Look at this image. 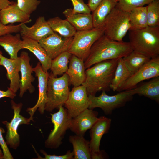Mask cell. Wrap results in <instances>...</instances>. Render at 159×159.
<instances>
[{"instance_id": "6da1fadb", "label": "cell", "mask_w": 159, "mask_h": 159, "mask_svg": "<svg viewBox=\"0 0 159 159\" xmlns=\"http://www.w3.org/2000/svg\"><path fill=\"white\" fill-rule=\"evenodd\" d=\"M132 50L129 42L114 40L104 34L92 46L84 61L85 68L103 61L122 58Z\"/></svg>"}, {"instance_id": "7a4b0ae2", "label": "cell", "mask_w": 159, "mask_h": 159, "mask_svg": "<svg viewBox=\"0 0 159 159\" xmlns=\"http://www.w3.org/2000/svg\"><path fill=\"white\" fill-rule=\"evenodd\" d=\"M119 59L103 61L86 69L85 80L82 85L85 87L88 95L110 90Z\"/></svg>"}, {"instance_id": "3957f363", "label": "cell", "mask_w": 159, "mask_h": 159, "mask_svg": "<svg viewBox=\"0 0 159 159\" xmlns=\"http://www.w3.org/2000/svg\"><path fill=\"white\" fill-rule=\"evenodd\" d=\"M129 31V42L133 50L151 59L159 56V26H148Z\"/></svg>"}, {"instance_id": "277c9868", "label": "cell", "mask_w": 159, "mask_h": 159, "mask_svg": "<svg viewBox=\"0 0 159 159\" xmlns=\"http://www.w3.org/2000/svg\"><path fill=\"white\" fill-rule=\"evenodd\" d=\"M69 84V77L66 73L58 78L53 76L51 72L49 73L45 110L51 112L64 105L70 92Z\"/></svg>"}, {"instance_id": "5b68a950", "label": "cell", "mask_w": 159, "mask_h": 159, "mask_svg": "<svg viewBox=\"0 0 159 159\" xmlns=\"http://www.w3.org/2000/svg\"><path fill=\"white\" fill-rule=\"evenodd\" d=\"M135 95L133 89L120 92L112 96L108 95L105 91H102L101 94L98 97L89 95L88 108L93 110L99 108L105 114H111L114 110L124 106L127 102L131 100Z\"/></svg>"}, {"instance_id": "8992f818", "label": "cell", "mask_w": 159, "mask_h": 159, "mask_svg": "<svg viewBox=\"0 0 159 159\" xmlns=\"http://www.w3.org/2000/svg\"><path fill=\"white\" fill-rule=\"evenodd\" d=\"M129 15V12L114 8L104 22V34L113 40L123 41V37L131 28Z\"/></svg>"}, {"instance_id": "52a82bcc", "label": "cell", "mask_w": 159, "mask_h": 159, "mask_svg": "<svg viewBox=\"0 0 159 159\" xmlns=\"http://www.w3.org/2000/svg\"><path fill=\"white\" fill-rule=\"evenodd\" d=\"M104 34L103 27L77 31L68 52L84 61L93 44Z\"/></svg>"}, {"instance_id": "ba28073f", "label": "cell", "mask_w": 159, "mask_h": 159, "mask_svg": "<svg viewBox=\"0 0 159 159\" xmlns=\"http://www.w3.org/2000/svg\"><path fill=\"white\" fill-rule=\"evenodd\" d=\"M58 110L57 112L50 114L54 128L45 142V146L47 148H58L62 143L66 131L69 129L72 118L63 106L60 107Z\"/></svg>"}, {"instance_id": "9c48e42d", "label": "cell", "mask_w": 159, "mask_h": 159, "mask_svg": "<svg viewBox=\"0 0 159 159\" xmlns=\"http://www.w3.org/2000/svg\"><path fill=\"white\" fill-rule=\"evenodd\" d=\"M12 108L13 109L14 115L10 122L5 121L2 123L5 125L7 131L5 139L6 143L10 148L16 149L19 146L20 143V137L18 133L19 126L21 124H29L33 117H25L20 114L22 107V103H16L13 100L11 101Z\"/></svg>"}, {"instance_id": "30bf717a", "label": "cell", "mask_w": 159, "mask_h": 159, "mask_svg": "<svg viewBox=\"0 0 159 159\" xmlns=\"http://www.w3.org/2000/svg\"><path fill=\"white\" fill-rule=\"evenodd\" d=\"M159 76V56L151 58L125 82L119 92L132 89L140 82Z\"/></svg>"}, {"instance_id": "8fae6325", "label": "cell", "mask_w": 159, "mask_h": 159, "mask_svg": "<svg viewBox=\"0 0 159 159\" xmlns=\"http://www.w3.org/2000/svg\"><path fill=\"white\" fill-rule=\"evenodd\" d=\"M89 103L86 87L81 85L72 88L64 105L69 115L73 118L88 108Z\"/></svg>"}, {"instance_id": "7c38bea8", "label": "cell", "mask_w": 159, "mask_h": 159, "mask_svg": "<svg viewBox=\"0 0 159 159\" xmlns=\"http://www.w3.org/2000/svg\"><path fill=\"white\" fill-rule=\"evenodd\" d=\"M73 37L65 38L54 32L38 42L48 55L53 59L61 54L68 51Z\"/></svg>"}, {"instance_id": "4fadbf2b", "label": "cell", "mask_w": 159, "mask_h": 159, "mask_svg": "<svg viewBox=\"0 0 159 159\" xmlns=\"http://www.w3.org/2000/svg\"><path fill=\"white\" fill-rule=\"evenodd\" d=\"M33 71L35 74V76L37 78L39 89V97L36 105L32 107H29L26 110L30 115V117L33 116L38 109L41 114L44 113L45 107L47 100V92L48 81L49 73L45 72L42 69L40 62H38Z\"/></svg>"}, {"instance_id": "5bb4252c", "label": "cell", "mask_w": 159, "mask_h": 159, "mask_svg": "<svg viewBox=\"0 0 159 159\" xmlns=\"http://www.w3.org/2000/svg\"><path fill=\"white\" fill-rule=\"evenodd\" d=\"M20 32L22 37H26L38 42L54 32L44 17L40 16L37 19L35 23L31 27L23 23Z\"/></svg>"}, {"instance_id": "9a60e30c", "label": "cell", "mask_w": 159, "mask_h": 159, "mask_svg": "<svg viewBox=\"0 0 159 159\" xmlns=\"http://www.w3.org/2000/svg\"><path fill=\"white\" fill-rule=\"evenodd\" d=\"M19 57L21 60L20 72L21 76L19 96L22 97L27 90L30 93L34 92L35 88L32 85V82L34 81L35 78L32 74L33 72V68L30 64V58L28 53L23 51L21 53Z\"/></svg>"}, {"instance_id": "2e32d148", "label": "cell", "mask_w": 159, "mask_h": 159, "mask_svg": "<svg viewBox=\"0 0 159 159\" xmlns=\"http://www.w3.org/2000/svg\"><path fill=\"white\" fill-rule=\"evenodd\" d=\"M98 113L87 108L72 118L69 129L76 135L84 136L97 120Z\"/></svg>"}, {"instance_id": "e0dca14e", "label": "cell", "mask_w": 159, "mask_h": 159, "mask_svg": "<svg viewBox=\"0 0 159 159\" xmlns=\"http://www.w3.org/2000/svg\"><path fill=\"white\" fill-rule=\"evenodd\" d=\"M21 60L19 57L16 59L8 58L0 54V65L4 67L7 71L6 77L10 81L9 87L16 93L19 88Z\"/></svg>"}, {"instance_id": "ac0fdd59", "label": "cell", "mask_w": 159, "mask_h": 159, "mask_svg": "<svg viewBox=\"0 0 159 159\" xmlns=\"http://www.w3.org/2000/svg\"><path fill=\"white\" fill-rule=\"evenodd\" d=\"M111 119L104 116L98 118L90 129V140L89 146L91 152L100 150V142L103 135L109 132L111 127Z\"/></svg>"}, {"instance_id": "d6986e66", "label": "cell", "mask_w": 159, "mask_h": 159, "mask_svg": "<svg viewBox=\"0 0 159 159\" xmlns=\"http://www.w3.org/2000/svg\"><path fill=\"white\" fill-rule=\"evenodd\" d=\"M30 18V15L19 9L16 2L13 1L0 10V20L4 25L16 22L29 23L31 21Z\"/></svg>"}, {"instance_id": "ffe728a7", "label": "cell", "mask_w": 159, "mask_h": 159, "mask_svg": "<svg viewBox=\"0 0 159 159\" xmlns=\"http://www.w3.org/2000/svg\"><path fill=\"white\" fill-rule=\"evenodd\" d=\"M69 61V66L66 72L69 77V84L74 87L80 86L85 79L84 61L73 55H72Z\"/></svg>"}, {"instance_id": "44dd1931", "label": "cell", "mask_w": 159, "mask_h": 159, "mask_svg": "<svg viewBox=\"0 0 159 159\" xmlns=\"http://www.w3.org/2000/svg\"><path fill=\"white\" fill-rule=\"evenodd\" d=\"M23 49H25L33 53L39 61L43 70L48 72L50 69L52 59L48 55L39 42L25 37H21Z\"/></svg>"}, {"instance_id": "7402d4cb", "label": "cell", "mask_w": 159, "mask_h": 159, "mask_svg": "<svg viewBox=\"0 0 159 159\" xmlns=\"http://www.w3.org/2000/svg\"><path fill=\"white\" fill-rule=\"evenodd\" d=\"M67 20L77 31L85 30L94 28L92 14L73 12L72 9L68 8L63 12Z\"/></svg>"}, {"instance_id": "603a6c76", "label": "cell", "mask_w": 159, "mask_h": 159, "mask_svg": "<svg viewBox=\"0 0 159 159\" xmlns=\"http://www.w3.org/2000/svg\"><path fill=\"white\" fill-rule=\"evenodd\" d=\"M0 46L4 49L11 59L18 57V53L22 48V40L19 33L13 35L7 34L0 36Z\"/></svg>"}, {"instance_id": "cb8c5ba5", "label": "cell", "mask_w": 159, "mask_h": 159, "mask_svg": "<svg viewBox=\"0 0 159 159\" xmlns=\"http://www.w3.org/2000/svg\"><path fill=\"white\" fill-rule=\"evenodd\" d=\"M116 0H103L98 5L92 14L94 27H103L106 19L115 7Z\"/></svg>"}, {"instance_id": "d4e9b609", "label": "cell", "mask_w": 159, "mask_h": 159, "mask_svg": "<svg viewBox=\"0 0 159 159\" xmlns=\"http://www.w3.org/2000/svg\"><path fill=\"white\" fill-rule=\"evenodd\" d=\"M83 136L75 135L69 137V141L73 147L74 159H91L89 141Z\"/></svg>"}, {"instance_id": "484cf974", "label": "cell", "mask_w": 159, "mask_h": 159, "mask_svg": "<svg viewBox=\"0 0 159 159\" xmlns=\"http://www.w3.org/2000/svg\"><path fill=\"white\" fill-rule=\"evenodd\" d=\"M135 94L143 96L159 102V76L133 89Z\"/></svg>"}, {"instance_id": "4316f807", "label": "cell", "mask_w": 159, "mask_h": 159, "mask_svg": "<svg viewBox=\"0 0 159 159\" xmlns=\"http://www.w3.org/2000/svg\"><path fill=\"white\" fill-rule=\"evenodd\" d=\"M47 21L54 32L58 33L64 37H73L77 32L67 20L62 19L59 17L50 18Z\"/></svg>"}, {"instance_id": "83f0119b", "label": "cell", "mask_w": 159, "mask_h": 159, "mask_svg": "<svg viewBox=\"0 0 159 159\" xmlns=\"http://www.w3.org/2000/svg\"><path fill=\"white\" fill-rule=\"evenodd\" d=\"M133 74L126 66L122 58H119L115 72L110 89L118 91L127 80Z\"/></svg>"}, {"instance_id": "f1b7e54d", "label": "cell", "mask_w": 159, "mask_h": 159, "mask_svg": "<svg viewBox=\"0 0 159 159\" xmlns=\"http://www.w3.org/2000/svg\"><path fill=\"white\" fill-rule=\"evenodd\" d=\"M129 19L131 26L130 30L140 29L148 26L146 6L132 9L129 12Z\"/></svg>"}, {"instance_id": "f546056e", "label": "cell", "mask_w": 159, "mask_h": 159, "mask_svg": "<svg viewBox=\"0 0 159 159\" xmlns=\"http://www.w3.org/2000/svg\"><path fill=\"white\" fill-rule=\"evenodd\" d=\"M122 59L127 68L134 74L151 58L141 53L132 50Z\"/></svg>"}, {"instance_id": "4dcf8cb0", "label": "cell", "mask_w": 159, "mask_h": 159, "mask_svg": "<svg viewBox=\"0 0 159 159\" xmlns=\"http://www.w3.org/2000/svg\"><path fill=\"white\" fill-rule=\"evenodd\" d=\"M72 55L69 52H66L52 59L50 69L53 76L56 77L66 73Z\"/></svg>"}, {"instance_id": "1f68e13d", "label": "cell", "mask_w": 159, "mask_h": 159, "mask_svg": "<svg viewBox=\"0 0 159 159\" xmlns=\"http://www.w3.org/2000/svg\"><path fill=\"white\" fill-rule=\"evenodd\" d=\"M146 8L148 25L159 26V0H153Z\"/></svg>"}, {"instance_id": "d6a6232c", "label": "cell", "mask_w": 159, "mask_h": 159, "mask_svg": "<svg viewBox=\"0 0 159 159\" xmlns=\"http://www.w3.org/2000/svg\"><path fill=\"white\" fill-rule=\"evenodd\" d=\"M154 0H118L115 7L130 12L133 9L148 4Z\"/></svg>"}, {"instance_id": "836d02e7", "label": "cell", "mask_w": 159, "mask_h": 159, "mask_svg": "<svg viewBox=\"0 0 159 159\" xmlns=\"http://www.w3.org/2000/svg\"><path fill=\"white\" fill-rule=\"evenodd\" d=\"M40 2L38 0H17L16 3L19 9L30 15L37 9Z\"/></svg>"}, {"instance_id": "e575fe53", "label": "cell", "mask_w": 159, "mask_h": 159, "mask_svg": "<svg viewBox=\"0 0 159 159\" xmlns=\"http://www.w3.org/2000/svg\"><path fill=\"white\" fill-rule=\"evenodd\" d=\"M22 24L20 23L16 25L12 24L4 25L1 22L0 20V36L7 34L18 33L20 32Z\"/></svg>"}, {"instance_id": "d590c367", "label": "cell", "mask_w": 159, "mask_h": 159, "mask_svg": "<svg viewBox=\"0 0 159 159\" xmlns=\"http://www.w3.org/2000/svg\"><path fill=\"white\" fill-rule=\"evenodd\" d=\"M73 6V12L82 14H90L91 11L88 5L85 4L83 0H70Z\"/></svg>"}, {"instance_id": "8d00e7d4", "label": "cell", "mask_w": 159, "mask_h": 159, "mask_svg": "<svg viewBox=\"0 0 159 159\" xmlns=\"http://www.w3.org/2000/svg\"><path fill=\"white\" fill-rule=\"evenodd\" d=\"M41 153L44 156V158L41 157L40 155H37L38 159H74V154L73 151L71 152L68 150L66 154L62 155H50L47 154L44 150H40Z\"/></svg>"}, {"instance_id": "74e56055", "label": "cell", "mask_w": 159, "mask_h": 159, "mask_svg": "<svg viewBox=\"0 0 159 159\" xmlns=\"http://www.w3.org/2000/svg\"><path fill=\"white\" fill-rule=\"evenodd\" d=\"M5 132L4 129L0 127V145L3 153V159H13L12 156L8 147L7 144L4 140L2 134Z\"/></svg>"}, {"instance_id": "f35d334b", "label": "cell", "mask_w": 159, "mask_h": 159, "mask_svg": "<svg viewBox=\"0 0 159 159\" xmlns=\"http://www.w3.org/2000/svg\"><path fill=\"white\" fill-rule=\"evenodd\" d=\"M107 156L104 150H100L98 151L91 152V159H103Z\"/></svg>"}, {"instance_id": "ab89813d", "label": "cell", "mask_w": 159, "mask_h": 159, "mask_svg": "<svg viewBox=\"0 0 159 159\" xmlns=\"http://www.w3.org/2000/svg\"><path fill=\"white\" fill-rule=\"evenodd\" d=\"M16 96V93L14 92L9 87L6 91L0 90V99L4 97H7L13 99Z\"/></svg>"}, {"instance_id": "60d3db41", "label": "cell", "mask_w": 159, "mask_h": 159, "mask_svg": "<svg viewBox=\"0 0 159 159\" xmlns=\"http://www.w3.org/2000/svg\"><path fill=\"white\" fill-rule=\"evenodd\" d=\"M103 0H88L87 4L92 12L96 9L98 5Z\"/></svg>"}, {"instance_id": "b9f144b4", "label": "cell", "mask_w": 159, "mask_h": 159, "mask_svg": "<svg viewBox=\"0 0 159 159\" xmlns=\"http://www.w3.org/2000/svg\"><path fill=\"white\" fill-rule=\"evenodd\" d=\"M4 0H0V10L3 8Z\"/></svg>"}, {"instance_id": "7bdbcfd3", "label": "cell", "mask_w": 159, "mask_h": 159, "mask_svg": "<svg viewBox=\"0 0 159 159\" xmlns=\"http://www.w3.org/2000/svg\"><path fill=\"white\" fill-rule=\"evenodd\" d=\"M3 153L2 150L0 148V159H3Z\"/></svg>"}, {"instance_id": "ee69618b", "label": "cell", "mask_w": 159, "mask_h": 159, "mask_svg": "<svg viewBox=\"0 0 159 159\" xmlns=\"http://www.w3.org/2000/svg\"><path fill=\"white\" fill-rule=\"evenodd\" d=\"M0 54H2V52L1 50H0Z\"/></svg>"}, {"instance_id": "f6af8a7d", "label": "cell", "mask_w": 159, "mask_h": 159, "mask_svg": "<svg viewBox=\"0 0 159 159\" xmlns=\"http://www.w3.org/2000/svg\"><path fill=\"white\" fill-rule=\"evenodd\" d=\"M117 0V1H118V0Z\"/></svg>"}]
</instances>
